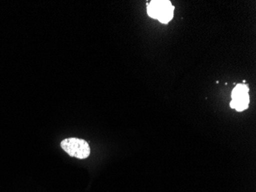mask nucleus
Returning <instances> with one entry per match:
<instances>
[{
    "mask_svg": "<svg viewBox=\"0 0 256 192\" xmlns=\"http://www.w3.org/2000/svg\"><path fill=\"white\" fill-rule=\"evenodd\" d=\"M174 7L170 1H151L148 5V14L150 17L168 24L174 17Z\"/></svg>",
    "mask_w": 256,
    "mask_h": 192,
    "instance_id": "nucleus-1",
    "label": "nucleus"
},
{
    "mask_svg": "<svg viewBox=\"0 0 256 192\" xmlns=\"http://www.w3.org/2000/svg\"><path fill=\"white\" fill-rule=\"evenodd\" d=\"M61 147L68 154L78 159H84L90 155V146L88 143L84 139L77 138H66L62 141Z\"/></svg>",
    "mask_w": 256,
    "mask_h": 192,
    "instance_id": "nucleus-2",
    "label": "nucleus"
},
{
    "mask_svg": "<svg viewBox=\"0 0 256 192\" xmlns=\"http://www.w3.org/2000/svg\"><path fill=\"white\" fill-rule=\"evenodd\" d=\"M248 86L246 84H238L232 92V99L230 107L235 109L237 112H243L248 109L250 104Z\"/></svg>",
    "mask_w": 256,
    "mask_h": 192,
    "instance_id": "nucleus-3",
    "label": "nucleus"
}]
</instances>
